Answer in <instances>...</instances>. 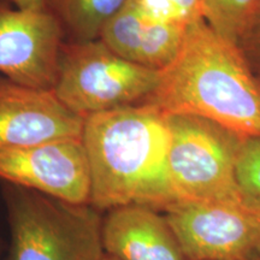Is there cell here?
Returning <instances> with one entry per match:
<instances>
[{
  "instance_id": "obj_1",
  "label": "cell",
  "mask_w": 260,
  "mask_h": 260,
  "mask_svg": "<svg viewBox=\"0 0 260 260\" xmlns=\"http://www.w3.org/2000/svg\"><path fill=\"white\" fill-rule=\"evenodd\" d=\"M81 140L89 168V204L96 210L139 204L165 211L172 204L170 128L158 107L139 104L90 115Z\"/></svg>"
},
{
  "instance_id": "obj_2",
  "label": "cell",
  "mask_w": 260,
  "mask_h": 260,
  "mask_svg": "<svg viewBox=\"0 0 260 260\" xmlns=\"http://www.w3.org/2000/svg\"><path fill=\"white\" fill-rule=\"evenodd\" d=\"M144 104L191 115L242 136L260 138V82L239 45L204 19L188 27L174 61Z\"/></svg>"
},
{
  "instance_id": "obj_3",
  "label": "cell",
  "mask_w": 260,
  "mask_h": 260,
  "mask_svg": "<svg viewBox=\"0 0 260 260\" xmlns=\"http://www.w3.org/2000/svg\"><path fill=\"white\" fill-rule=\"evenodd\" d=\"M9 260H103L102 211L3 183Z\"/></svg>"
},
{
  "instance_id": "obj_4",
  "label": "cell",
  "mask_w": 260,
  "mask_h": 260,
  "mask_svg": "<svg viewBox=\"0 0 260 260\" xmlns=\"http://www.w3.org/2000/svg\"><path fill=\"white\" fill-rule=\"evenodd\" d=\"M160 71L117 54L100 39L65 42L52 92L82 118L144 104L157 88Z\"/></svg>"
},
{
  "instance_id": "obj_5",
  "label": "cell",
  "mask_w": 260,
  "mask_h": 260,
  "mask_svg": "<svg viewBox=\"0 0 260 260\" xmlns=\"http://www.w3.org/2000/svg\"><path fill=\"white\" fill-rule=\"evenodd\" d=\"M168 121L172 204L243 199L236 180L242 136L198 116L168 115Z\"/></svg>"
},
{
  "instance_id": "obj_6",
  "label": "cell",
  "mask_w": 260,
  "mask_h": 260,
  "mask_svg": "<svg viewBox=\"0 0 260 260\" xmlns=\"http://www.w3.org/2000/svg\"><path fill=\"white\" fill-rule=\"evenodd\" d=\"M188 260H258L260 207L245 199L175 203L164 211Z\"/></svg>"
},
{
  "instance_id": "obj_7",
  "label": "cell",
  "mask_w": 260,
  "mask_h": 260,
  "mask_svg": "<svg viewBox=\"0 0 260 260\" xmlns=\"http://www.w3.org/2000/svg\"><path fill=\"white\" fill-rule=\"evenodd\" d=\"M64 35L45 9L0 4V74L31 88L52 90Z\"/></svg>"
},
{
  "instance_id": "obj_8",
  "label": "cell",
  "mask_w": 260,
  "mask_h": 260,
  "mask_svg": "<svg viewBox=\"0 0 260 260\" xmlns=\"http://www.w3.org/2000/svg\"><path fill=\"white\" fill-rule=\"evenodd\" d=\"M0 181L74 204H89V168L81 139L0 148Z\"/></svg>"
},
{
  "instance_id": "obj_9",
  "label": "cell",
  "mask_w": 260,
  "mask_h": 260,
  "mask_svg": "<svg viewBox=\"0 0 260 260\" xmlns=\"http://www.w3.org/2000/svg\"><path fill=\"white\" fill-rule=\"evenodd\" d=\"M83 121L52 90L23 86L0 74V148L81 139Z\"/></svg>"
},
{
  "instance_id": "obj_10",
  "label": "cell",
  "mask_w": 260,
  "mask_h": 260,
  "mask_svg": "<svg viewBox=\"0 0 260 260\" xmlns=\"http://www.w3.org/2000/svg\"><path fill=\"white\" fill-rule=\"evenodd\" d=\"M130 204L106 211L103 220L105 253L119 260H188L165 214Z\"/></svg>"
},
{
  "instance_id": "obj_11",
  "label": "cell",
  "mask_w": 260,
  "mask_h": 260,
  "mask_svg": "<svg viewBox=\"0 0 260 260\" xmlns=\"http://www.w3.org/2000/svg\"><path fill=\"white\" fill-rule=\"evenodd\" d=\"M187 29L148 17L128 4L104 28L100 40L124 59L161 71L177 57Z\"/></svg>"
},
{
  "instance_id": "obj_12",
  "label": "cell",
  "mask_w": 260,
  "mask_h": 260,
  "mask_svg": "<svg viewBox=\"0 0 260 260\" xmlns=\"http://www.w3.org/2000/svg\"><path fill=\"white\" fill-rule=\"evenodd\" d=\"M44 9L60 25L65 42L100 39L104 28L129 0H42Z\"/></svg>"
},
{
  "instance_id": "obj_13",
  "label": "cell",
  "mask_w": 260,
  "mask_h": 260,
  "mask_svg": "<svg viewBox=\"0 0 260 260\" xmlns=\"http://www.w3.org/2000/svg\"><path fill=\"white\" fill-rule=\"evenodd\" d=\"M203 18L214 31L236 42L260 11V0H201Z\"/></svg>"
},
{
  "instance_id": "obj_14",
  "label": "cell",
  "mask_w": 260,
  "mask_h": 260,
  "mask_svg": "<svg viewBox=\"0 0 260 260\" xmlns=\"http://www.w3.org/2000/svg\"><path fill=\"white\" fill-rule=\"evenodd\" d=\"M128 4L148 17L184 28L204 19L201 0H129Z\"/></svg>"
},
{
  "instance_id": "obj_15",
  "label": "cell",
  "mask_w": 260,
  "mask_h": 260,
  "mask_svg": "<svg viewBox=\"0 0 260 260\" xmlns=\"http://www.w3.org/2000/svg\"><path fill=\"white\" fill-rule=\"evenodd\" d=\"M236 180L243 199L260 207V138H241L237 149Z\"/></svg>"
},
{
  "instance_id": "obj_16",
  "label": "cell",
  "mask_w": 260,
  "mask_h": 260,
  "mask_svg": "<svg viewBox=\"0 0 260 260\" xmlns=\"http://www.w3.org/2000/svg\"><path fill=\"white\" fill-rule=\"evenodd\" d=\"M237 45L260 82V11L240 37Z\"/></svg>"
},
{
  "instance_id": "obj_17",
  "label": "cell",
  "mask_w": 260,
  "mask_h": 260,
  "mask_svg": "<svg viewBox=\"0 0 260 260\" xmlns=\"http://www.w3.org/2000/svg\"><path fill=\"white\" fill-rule=\"evenodd\" d=\"M18 9H44L42 0H10Z\"/></svg>"
},
{
  "instance_id": "obj_18",
  "label": "cell",
  "mask_w": 260,
  "mask_h": 260,
  "mask_svg": "<svg viewBox=\"0 0 260 260\" xmlns=\"http://www.w3.org/2000/svg\"><path fill=\"white\" fill-rule=\"evenodd\" d=\"M103 260H119V259H117V258H115V256H112V255L105 254V255H104Z\"/></svg>"
},
{
  "instance_id": "obj_19",
  "label": "cell",
  "mask_w": 260,
  "mask_h": 260,
  "mask_svg": "<svg viewBox=\"0 0 260 260\" xmlns=\"http://www.w3.org/2000/svg\"><path fill=\"white\" fill-rule=\"evenodd\" d=\"M0 260H2V242H0Z\"/></svg>"
},
{
  "instance_id": "obj_20",
  "label": "cell",
  "mask_w": 260,
  "mask_h": 260,
  "mask_svg": "<svg viewBox=\"0 0 260 260\" xmlns=\"http://www.w3.org/2000/svg\"><path fill=\"white\" fill-rule=\"evenodd\" d=\"M5 2V0H0V4H2V3H4Z\"/></svg>"
},
{
  "instance_id": "obj_21",
  "label": "cell",
  "mask_w": 260,
  "mask_h": 260,
  "mask_svg": "<svg viewBox=\"0 0 260 260\" xmlns=\"http://www.w3.org/2000/svg\"><path fill=\"white\" fill-rule=\"evenodd\" d=\"M258 260H260V253H259V259Z\"/></svg>"
}]
</instances>
